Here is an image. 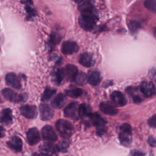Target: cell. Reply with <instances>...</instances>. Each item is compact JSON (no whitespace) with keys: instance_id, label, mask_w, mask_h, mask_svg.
<instances>
[{"instance_id":"9c48e42d","label":"cell","mask_w":156,"mask_h":156,"mask_svg":"<svg viewBox=\"0 0 156 156\" xmlns=\"http://www.w3.org/2000/svg\"><path fill=\"white\" fill-rule=\"evenodd\" d=\"M140 90L141 93L147 98L151 97L155 94V88L152 82H143L140 85Z\"/></svg>"},{"instance_id":"83f0119b","label":"cell","mask_w":156,"mask_h":156,"mask_svg":"<svg viewBox=\"0 0 156 156\" xmlns=\"http://www.w3.org/2000/svg\"><path fill=\"white\" fill-rule=\"evenodd\" d=\"M74 80L76 81V83L82 85H84L86 83L87 80V77L83 73H80L77 75Z\"/></svg>"},{"instance_id":"6da1fadb","label":"cell","mask_w":156,"mask_h":156,"mask_svg":"<svg viewBox=\"0 0 156 156\" xmlns=\"http://www.w3.org/2000/svg\"><path fill=\"white\" fill-rule=\"evenodd\" d=\"M55 127L60 135L65 139L70 138L74 133L72 124L65 119H58L55 123Z\"/></svg>"},{"instance_id":"4dcf8cb0","label":"cell","mask_w":156,"mask_h":156,"mask_svg":"<svg viewBox=\"0 0 156 156\" xmlns=\"http://www.w3.org/2000/svg\"><path fill=\"white\" fill-rule=\"evenodd\" d=\"M61 40V36L58 33H52L50 36V42L53 44H58Z\"/></svg>"},{"instance_id":"7402d4cb","label":"cell","mask_w":156,"mask_h":156,"mask_svg":"<svg viewBox=\"0 0 156 156\" xmlns=\"http://www.w3.org/2000/svg\"><path fill=\"white\" fill-rule=\"evenodd\" d=\"M66 101V98L62 93L58 94L52 101L51 105L52 107L56 109H60L63 107Z\"/></svg>"},{"instance_id":"ffe728a7","label":"cell","mask_w":156,"mask_h":156,"mask_svg":"<svg viewBox=\"0 0 156 156\" xmlns=\"http://www.w3.org/2000/svg\"><path fill=\"white\" fill-rule=\"evenodd\" d=\"M121 144L124 146H129L132 143V132L121 130L119 134Z\"/></svg>"},{"instance_id":"d6986e66","label":"cell","mask_w":156,"mask_h":156,"mask_svg":"<svg viewBox=\"0 0 156 156\" xmlns=\"http://www.w3.org/2000/svg\"><path fill=\"white\" fill-rule=\"evenodd\" d=\"M99 108L106 115H114L118 113V109L109 102H101L99 105Z\"/></svg>"},{"instance_id":"d6a6232c","label":"cell","mask_w":156,"mask_h":156,"mask_svg":"<svg viewBox=\"0 0 156 156\" xmlns=\"http://www.w3.org/2000/svg\"><path fill=\"white\" fill-rule=\"evenodd\" d=\"M25 10L27 13V18H31L35 15V10L29 5L25 7Z\"/></svg>"},{"instance_id":"e0dca14e","label":"cell","mask_w":156,"mask_h":156,"mask_svg":"<svg viewBox=\"0 0 156 156\" xmlns=\"http://www.w3.org/2000/svg\"><path fill=\"white\" fill-rule=\"evenodd\" d=\"M9 148L15 151V152H20L23 147V141L20 138L16 136L12 137L7 143Z\"/></svg>"},{"instance_id":"836d02e7","label":"cell","mask_w":156,"mask_h":156,"mask_svg":"<svg viewBox=\"0 0 156 156\" xmlns=\"http://www.w3.org/2000/svg\"><path fill=\"white\" fill-rule=\"evenodd\" d=\"M148 125L152 128H155L156 127V117L155 115L152 116L147 121Z\"/></svg>"},{"instance_id":"ba28073f","label":"cell","mask_w":156,"mask_h":156,"mask_svg":"<svg viewBox=\"0 0 156 156\" xmlns=\"http://www.w3.org/2000/svg\"><path fill=\"white\" fill-rule=\"evenodd\" d=\"M41 134L43 139L48 142H54L57 140V136L51 126H44L41 130Z\"/></svg>"},{"instance_id":"5bb4252c","label":"cell","mask_w":156,"mask_h":156,"mask_svg":"<svg viewBox=\"0 0 156 156\" xmlns=\"http://www.w3.org/2000/svg\"><path fill=\"white\" fill-rule=\"evenodd\" d=\"M110 98L112 101L118 106H124L127 104V99L124 94L120 91H113L111 95Z\"/></svg>"},{"instance_id":"4316f807","label":"cell","mask_w":156,"mask_h":156,"mask_svg":"<svg viewBox=\"0 0 156 156\" xmlns=\"http://www.w3.org/2000/svg\"><path fill=\"white\" fill-rule=\"evenodd\" d=\"M65 93L66 94V95L72 98H77L82 94L83 91L82 89L77 88L73 90H66L65 91Z\"/></svg>"},{"instance_id":"8d00e7d4","label":"cell","mask_w":156,"mask_h":156,"mask_svg":"<svg viewBox=\"0 0 156 156\" xmlns=\"http://www.w3.org/2000/svg\"><path fill=\"white\" fill-rule=\"evenodd\" d=\"M132 99H133V102H134L135 103H140V102H141V101H142V99H141V98H140V96H138V95H137V94L134 95V96H132Z\"/></svg>"},{"instance_id":"ac0fdd59","label":"cell","mask_w":156,"mask_h":156,"mask_svg":"<svg viewBox=\"0 0 156 156\" xmlns=\"http://www.w3.org/2000/svg\"><path fill=\"white\" fill-rule=\"evenodd\" d=\"M13 121L12 112L10 108H5L0 112V122L5 125H10Z\"/></svg>"},{"instance_id":"7c38bea8","label":"cell","mask_w":156,"mask_h":156,"mask_svg":"<svg viewBox=\"0 0 156 156\" xmlns=\"http://www.w3.org/2000/svg\"><path fill=\"white\" fill-rule=\"evenodd\" d=\"M40 118L43 121L51 119L54 116L53 110L46 104H41L39 107Z\"/></svg>"},{"instance_id":"484cf974","label":"cell","mask_w":156,"mask_h":156,"mask_svg":"<svg viewBox=\"0 0 156 156\" xmlns=\"http://www.w3.org/2000/svg\"><path fill=\"white\" fill-rule=\"evenodd\" d=\"M56 90L51 88L50 87H47L44 90L42 96H41V101H47L50 99L52 96L55 93Z\"/></svg>"},{"instance_id":"f1b7e54d","label":"cell","mask_w":156,"mask_h":156,"mask_svg":"<svg viewBox=\"0 0 156 156\" xmlns=\"http://www.w3.org/2000/svg\"><path fill=\"white\" fill-rule=\"evenodd\" d=\"M145 7L152 12L156 11V2L155 0H147L144 3Z\"/></svg>"},{"instance_id":"4fadbf2b","label":"cell","mask_w":156,"mask_h":156,"mask_svg":"<svg viewBox=\"0 0 156 156\" xmlns=\"http://www.w3.org/2000/svg\"><path fill=\"white\" fill-rule=\"evenodd\" d=\"M6 84L12 88L20 90L21 88V85L19 78L13 73H9L6 74L5 77Z\"/></svg>"},{"instance_id":"52a82bcc","label":"cell","mask_w":156,"mask_h":156,"mask_svg":"<svg viewBox=\"0 0 156 156\" xmlns=\"http://www.w3.org/2000/svg\"><path fill=\"white\" fill-rule=\"evenodd\" d=\"M20 112L23 116L28 119H34L37 117L38 112L35 105H24L20 108Z\"/></svg>"},{"instance_id":"f35d334b","label":"cell","mask_w":156,"mask_h":156,"mask_svg":"<svg viewBox=\"0 0 156 156\" xmlns=\"http://www.w3.org/2000/svg\"><path fill=\"white\" fill-rule=\"evenodd\" d=\"M1 98H0V102H1Z\"/></svg>"},{"instance_id":"44dd1931","label":"cell","mask_w":156,"mask_h":156,"mask_svg":"<svg viewBox=\"0 0 156 156\" xmlns=\"http://www.w3.org/2000/svg\"><path fill=\"white\" fill-rule=\"evenodd\" d=\"M77 2L79 3L77 8L82 14L94 12L93 6L90 1H80Z\"/></svg>"},{"instance_id":"603a6c76","label":"cell","mask_w":156,"mask_h":156,"mask_svg":"<svg viewBox=\"0 0 156 156\" xmlns=\"http://www.w3.org/2000/svg\"><path fill=\"white\" fill-rule=\"evenodd\" d=\"M101 80V76L98 71H90L88 74L87 81L92 85H98Z\"/></svg>"},{"instance_id":"277c9868","label":"cell","mask_w":156,"mask_h":156,"mask_svg":"<svg viewBox=\"0 0 156 156\" xmlns=\"http://www.w3.org/2000/svg\"><path fill=\"white\" fill-rule=\"evenodd\" d=\"M1 93L5 99L12 102H22L26 101L27 99V94L26 93L18 94L15 91L8 88L3 89L1 91Z\"/></svg>"},{"instance_id":"5b68a950","label":"cell","mask_w":156,"mask_h":156,"mask_svg":"<svg viewBox=\"0 0 156 156\" xmlns=\"http://www.w3.org/2000/svg\"><path fill=\"white\" fill-rule=\"evenodd\" d=\"M40 152L44 156H57L58 149L57 146L50 142H46L40 145Z\"/></svg>"},{"instance_id":"cb8c5ba5","label":"cell","mask_w":156,"mask_h":156,"mask_svg":"<svg viewBox=\"0 0 156 156\" xmlns=\"http://www.w3.org/2000/svg\"><path fill=\"white\" fill-rule=\"evenodd\" d=\"M92 110L91 107L86 104H82L79 106V117L82 118H89L91 115Z\"/></svg>"},{"instance_id":"d4e9b609","label":"cell","mask_w":156,"mask_h":156,"mask_svg":"<svg viewBox=\"0 0 156 156\" xmlns=\"http://www.w3.org/2000/svg\"><path fill=\"white\" fill-rule=\"evenodd\" d=\"M64 77L65 76H64L63 70L60 68L57 69L55 71H54V73L52 74L54 82L57 85H59L62 82Z\"/></svg>"},{"instance_id":"9a60e30c","label":"cell","mask_w":156,"mask_h":156,"mask_svg":"<svg viewBox=\"0 0 156 156\" xmlns=\"http://www.w3.org/2000/svg\"><path fill=\"white\" fill-rule=\"evenodd\" d=\"M63 70L64 76H66L68 80L70 81L74 80L78 74V70L76 66L73 65H67Z\"/></svg>"},{"instance_id":"8fae6325","label":"cell","mask_w":156,"mask_h":156,"mask_svg":"<svg viewBox=\"0 0 156 156\" xmlns=\"http://www.w3.org/2000/svg\"><path fill=\"white\" fill-rule=\"evenodd\" d=\"M27 141L29 145L37 144L40 140V136L38 129L35 127L30 129L26 133Z\"/></svg>"},{"instance_id":"1f68e13d","label":"cell","mask_w":156,"mask_h":156,"mask_svg":"<svg viewBox=\"0 0 156 156\" xmlns=\"http://www.w3.org/2000/svg\"><path fill=\"white\" fill-rule=\"evenodd\" d=\"M140 24L138 21H131L129 23V28L133 32H136L137 30H138V29H140Z\"/></svg>"},{"instance_id":"2e32d148","label":"cell","mask_w":156,"mask_h":156,"mask_svg":"<svg viewBox=\"0 0 156 156\" xmlns=\"http://www.w3.org/2000/svg\"><path fill=\"white\" fill-rule=\"evenodd\" d=\"M79 62L80 65L85 67H91L94 64V60L93 55L88 52H85L80 54L79 56Z\"/></svg>"},{"instance_id":"30bf717a","label":"cell","mask_w":156,"mask_h":156,"mask_svg":"<svg viewBox=\"0 0 156 156\" xmlns=\"http://www.w3.org/2000/svg\"><path fill=\"white\" fill-rule=\"evenodd\" d=\"M61 50L65 55H71L79 51V46L76 42L66 41L63 43Z\"/></svg>"},{"instance_id":"7a4b0ae2","label":"cell","mask_w":156,"mask_h":156,"mask_svg":"<svg viewBox=\"0 0 156 156\" xmlns=\"http://www.w3.org/2000/svg\"><path fill=\"white\" fill-rule=\"evenodd\" d=\"M98 16L93 13H82L79 18V26L85 30H91L93 29L98 21Z\"/></svg>"},{"instance_id":"e575fe53","label":"cell","mask_w":156,"mask_h":156,"mask_svg":"<svg viewBox=\"0 0 156 156\" xmlns=\"http://www.w3.org/2000/svg\"><path fill=\"white\" fill-rule=\"evenodd\" d=\"M144 155H145L144 153L136 150L132 151L130 154V156H144Z\"/></svg>"},{"instance_id":"3957f363","label":"cell","mask_w":156,"mask_h":156,"mask_svg":"<svg viewBox=\"0 0 156 156\" xmlns=\"http://www.w3.org/2000/svg\"><path fill=\"white\" fill-rule=\"evenodd\" d=\"M91 122L96 129V133L99 136L103 135L106 131L107 121L98 113H93L90 116Z\"/></svg>"},{"instance_id":"74e56055","label":"cell","mask_w":156,"mask_h":156,"mask_svg":"<svg viewBox=\"0 0 156 156\" xmlns=\"http://www.w3.org/2000/svg\"><path fill=\"white\" fill-rule=\"evenodd\" d=\"M4 134H5V130L4 127L0 126V138H2L4 136Z\"/></svg>"},{"instance_id":"f546056e","label":"cell","mask_w":156,"mask_h":156,"mask_svg":"<svg viewBox=\"0 0 156 156\" xmlns=\"http://www.w3.org/2000/svg\"><path fill=\"white\" fill-rule=\"evenodd\" d=\"M69 143L68 140H63L59 143L57 147L59 151L64 152L67 151L68 148L69 147Z\"/></svg>"},{"instance_id":"d590c367","label":"cell","mask_w":156,"mask_h":156,"mask_svg":"<svg viewBox=\"0 0 156 156\" xmlns=\"http://www.w3.org/2000/svg\"><path fill=\"white\" fill-rule=\"evenodd\" d=\"M147 143L148 144L152 146V147H155V144H156V141H155V139L152 136H151L148 138L147 139Z\"/></svg>"},{"instance_id":"8992f818","label":"cell","mask_w":156,"mask_h":156,"mask_svg":"<svg viewBox=\"0 0 156 156\" xmlns=\"http://www.w3.org/2000/svg\"><path fill=\"white\" fill-rule=\"evenodd\" d=\"M79 105L76 102H73L68 104L64 109L65 116L73 120H77L79 118Z\"/></svg>"}]
</instances>
